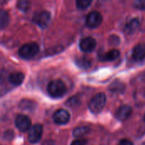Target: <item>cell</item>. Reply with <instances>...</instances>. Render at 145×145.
<instances>
[{
	"label": "cell",
	"mask_w": 145,
	"mask_h": 145,
	"mask_svg": "<svg viewBox=\"0 0 145 145\" xmlns=\"http://www.w3.org/2000/svg\"><path fill=\"white\" fill-rule=\"evenodd\" d=\"M65 92L66 87L60 80H54L48 85V93L52 98H60L65 93Z\"/></svg>",
	"instance_id": "cell-1"
},
{
	"label": "cell",
	"mask_w": 145,
	"mask_h": 145,
	"mask_svg": "<svg viewBox=\"0 0 145 145\" xmlns=\"http://www.w3.org/2000/svg\"><path fill=\"white\" fill-rule=\"evenodd\" d=\"M106 105V96L104 93H99L93 97L89 103V110L93 114H99Z\"/></svg>",
	"instance_id": "cell-2"
},
{
	"label": "cell",
	"mask_w": 145,
	"mask_h": 145,
	"mask_svg": "<svg viewBox=\"0 0 145 145\" xmlns=\"http://www.w3.org/2000/svg\"><path fill=\"white\" fill-rule=\"evenodd\" d=\"M39 51V47L35 42H29L22 45L19 49V54L22 59H31L37 55Z\"/></svg>",
	"instance_id": "cell-3"
},
{
	"label": "cell",
	"mask_w": 145,
	"mask_h": 145,
	"mask_svg": "<svg viewBox=\"0 0 145 145\" xmlns=\"http://www.w3.org/2000/svg\"><path fill=\"white\" fill-rule=\"evenodd\" d=\"M50 20V14L48 11L41 10L34 14L32 17V21L41 28H45Z\"/></svg>",
	"instance_id": "cell-4"
},
{
	"label": "cell",
	"mask_w": 145,
	"mask_h": 145,
	"mask_svg": "<svg viewBox=\"0 0 145 145\" xmlns=\"http://www.w3.org/2000/svg\"><path fill=\"white\" fill-rule=\"evenodd\" d=\"M103 17L101 14L98 11H93L89 13L86 18V25L91 29L97 28L102 23Z\"/></svg>",
	"instance_id": "cell-5"
},
{
	"label": "cell",
	"mask_w": 145,
	"mask_h": 145,
	"mask_svg": "<svg viewBox=\"0 0 145 145\" xmlns=\"http://www.w3.org/2000/svg\"><path fill=\"white\" fill-rule=\"evenodd\" d=\"M42 132H43V127L41 124H36L31 127V128L29 129V133H28L29 141L32 144L37 143L42 138Z\"/></svg>",
	"instance_id": "cell-6"
},
{
	"label": "cell",
	"mask_w": 145,
	"mask_h": 145,
	"mask_svg": "<svg viewBox=\"0 0 145 145\" xmlns=\"http://www.w3.org/2000/svg\"><path fill=\"white\" fill-rule=\"evenodd\" d=\"M15 126L20 131L23 133L27 132L31 127V119L25 115H19L15 119Z\"/></svg>",
	"instance_id": "cell-7"
},
{
	"label": "cell",
	"mask_w": 145,
	"mask_h": 145,
	"mask_svg": "<svg viewBox=\"0 0 145 145\" xmlns=\"http://www.w3.org/2000/svg\"><path fill=\"white\" fill-rule=\"evenodd\" d=\"M80 49L84 53H90L94 50L96 47V41L93 37H85L80 41L79 43Z\"/></svg>",
	"instance_id": "cell-8"
},
{
	"label": "cell",
	"mask_w": 145,
	"mask_h": 145,
	"mask_svg": "<svg viewBox=\"0 0 145 145\" xmlns=\"http://www.w3.org/2000/svg\"><path fill=\"white\" fill-rule=\"evenodd\" d=\"M54 121L58 124V125H64L66 124L71 118V116L69 114V112L65 110L60 109L58 110L54 114Z\"/></svg>",
	"instance_id": "cell-9"
},
{
	"label": "cell",
	"mask_w": 145,
	"mask_h": 145,
	"mask_svg": "<svg viewBox=\"0 0 145 145\" xmlns=\"http://www.w3.org/2000/svg\"><path fill=\"white\" fill-rule=\"evenodd\" d=\"M133 110L129 105H121L116 111V117L120 121H126L127 120L130 116L132 115Z\"/></svg>",
	"instance_id": "cell-10"
},
{
	"label": "cell",
	"mask_w": 145,
	"mask_h": 145,
	"mask_svg": "<svg viewBox=\"0 0 145 145\" xmlns=\"http://www.w3.org/2000/svg\"><path fill=\"white\" fill-rule=\"evenodd\" d=\"M133 56L135 60H142L145 58V44L140 43L137 45L133 51Z\"/></svg>",
	"instance_id": "cell-11"
},
{
	"label": "cell",
	"mask_w": 145,
	"mask_h": 145,
	"mask_svg": "<svg viewBox=\"0 0 145 145\" xmlns=\"http://www.w3.org/2000/svg\"><path fill=\"white\" fill-rule=\"evenodd\" d=\"M24 74L21 73V72H14V73H12L9 77H8V80H9V82L14 86H19L20 85L23 81H24Z\"/></svg>",
	"instance_id": "cell-12"
},
{
	"label": "cell",
	"mask_w": 145,
	"mask_h": 145,
	"mask_svg": "<svg viewBox=\"0 0 145 145\" xmlns=\"http://www.w3.org/2000/svg\"><path fill=\"white\" fill-rule=\"evenodd\" d=\"M139 20L138 19L135 18V19H133L131 20L130 21H128L127 23V25H125V31L127 33V34H132L133 33L139 26Z\"/></svg>",
	"instance_id": "cell-13"
},
{
	"label": "cell",
	"mask_w": 145,
	"mask_h": 145,
	"mask_svg": "<svg viewBox=\"0 0 145 145\" xmlns=\"http://www.w3.org/2000/svg\"><path fill=\"white\" fill-rule=\"evenodd\" d=\"M8 14L4 9H0V29L6 27L8 24Z\"/></svg>",
	"instance_id": "cell-14"
},
{
	"label": "cell",
	"mask_w": 145,
	"mask_h": 145,
	"mask_svg": "<svg viewBox=\"0 0 145 145\" xmlns=\"http://www.w3.org/2000/svg\"><path fill=\"white\" fill-rule=\"evenodd\" d=\"M88 132H89V128L88 127H79L73 131V136L79 138L88 134Z\"/></svg>",
	"instance_id": "cell-15"
},
{
	"label": "cell",
	"mask_w": 145,
	"mask_h": 145,
	"mask_svg": "<svg viewBox=\"0 0 145 145\" xmlns=\"http://www.w3.org/2000/svg\"><path fill=\"white\" fill-rule=\"evenodd\" d=\"M119 56H120V52L116 49H112L105 54L104 59L107 61H113L116 59Z\"/></svg>",
	"instance_id": "cell-16"
},
{
	"label": "cell",
	"mask_w": 145,
	"mask_h": 145,
	"mask_svg": "<svg viewBox=\"0 0 145 145\" xmlns=\"http://www.w3.org/2000/svg\"><path fill=\"white\" fill-rule=\"evenodd\" d=\"M76 65L82 69H88L90 67L91 65V60L88 58L82 57V58H79L76 59Z\"/></svg>",
	"instance_id": "cell-17"
},
{
	"label": "cell",
	"mask_w": 145,
	"mask_h": 145,
	"mask_svg": "<svg viewBox=\"0 0 145 145\" xmlns=\"http://www.w3.org/2000/svg\"><path fill=\"white\" fill-rule=\"evenodd\" d=\"M92 1L93 0H76V5L78 9L84 10L90 6V4L92 3Z\"/></svg>",
	"instance_id": "cell-18"
},
{
	"label": "cell",
	"mask_w": 145,
	"mask_h": 145,
	"mask_svg": "<svg viewBox=\"0 0 145 145\" xmlns=\"http://www.w3.org/2000/svg\"><path fill=\"white\" fill-rule=\"evenodd\" d=\"M18 8L23 12H25L29 9L30 7V2L29 0H19L17 3Z\"/></svg>",
	"instance_id": "cell-19"
},
{
	"label": "cell",
	"mask_w": 145,
	"mask_h": 145,
	"mask_svg": "<svg viewBox=\"0 0 145 145\" xmlns=\"http://www.w3.org/2000/svg\"><path fill=\"white\" fill-rule=\"evenodd\" d=\"M134 6L138 9L145 10V0H135Z\"/></svg>",
	"instance_id": "cell-20"
},
{
	"label": "cell",
	"mask_w": 145,
	"mask_h": 145,
	"mask_svg": "<svg viewBox=\"0 0 145 145\" xmlns=\"http://www.w3.org/2000/svg\"><path fill=\"white\" fill-rule=\"evenodd\" d=\"M87 141L85 139H76L74 140L71 145H86Z\"/></svg>",
	"instance_id": "cell-21"
},
{
	"label": "cell",
	"mask_w": 145,
	"mask_h": 145,
	"mask_svg": "<svg viewBox=\"0 0 145 145\" xmlns=\"http://www.w3.org/2000/svg\"><path fill=\"white\" fill-rule=\"evenodd\" d=\"M117 145H133V143L128 139H121Z\"/></svg>",
	"instance_id": "cell-22"
},
{
	"label": "cell",
	"mask_w": 145,
	"mask_h": 145,
	"mask_svg": "<svg viewBox=\"0 0 145 145\" xmlns=\"http://www.w3.org/2000/svg\"><path fill=\"white\" fill-rule=\"evenodd\" d=\"M42 145H54L53 141H46Z\"/></svg>",
	"instance_id": "cell-23"
},
{
	"label": "cell",
	"mask_w": 145,
	"mask_h": 145,
	"mask_svg": "<svg viewBox=\"0 0 145 145\" xmlns=\"http://www.w3.org/2000/svg\"><path fill=\"white\" fill-rule=\"evenodd\" d=\"M144 121H145V115H144Z\"/></svg>",
	"instance_id": "cell-24"
},
{
	"label": "cell",
	"mask_w": 145,
	"mask_h": 145,
	"mask_svg": "<svg viewBox=\"0 0 145 145\" xmlns=\"http://www.w3.org/2000/svg\"><path fill=\"white\" fill-rule=\"evenodd\" d=\"M144 145H145V144H144Z\"/></svg>",
	"instance_id": "cell-25"
}]
</instances>
